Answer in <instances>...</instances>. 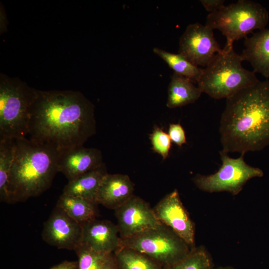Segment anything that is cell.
I'll return each instance as SVG.
<instances>
[{"instance_id":"cell-20","label":"cell","mask_w":269,"mask_h":269,"mask_svg":"<svg viewBox=\"0 0 269 269\" xmlns=\"http://www.w3.org/2000/svg\"><path fill=\"white\" fill-rule=\"evenodd\" d=\"M114 254L119 269H163L155 261L131 248L121 246Z\"/></svg>"},{"instance_id":"cell-18","label":"cell","mask_w":269,"mask_h":269,"mask_svg":"<svg viewBox=\"0 0 269 269\" xmlns=\"http://www.w3.org/2000/svg\"><path fill=\"white\" fill-rule=\"evenodd\" d=\"M202 91L190 79L174 73L168 87L166 106L173 109L195 102Z\"/></svg>"},{"instance_id":"cell-26","label":"cell","mask_w":269,"mask_h":269,"mask_svg":"<svg viewBox=\"0 0 269 269\" xmlns=\"http://www.w3.org/2000/svg\"><path fill=\"white\" fill-rule=\"evenodd\" d=\"M168 134L171 141L178 146L181 147L186 143L185 133L180 123L170 124L169 126Z\"/></svg>"},{"instance_id":"cell-25","label":"cell","mask_w":269,"mask_h":269,"mask_svg":"<svg viewBox=\"0 0 269 269\" xmlns=\"http://www.w3.org/2000/svg\"><path fill=\"white\" fill-rule=\"evenodd\" d=\"M149 138L153 151L160 155L163 159H166L169 155L172 142L168 133L161 128L155 126Z\"/></svg>"},{"instance_id":"cell-4","label":"cell","mask_w":269,"mask_h":269,"mask_svg":"<svg viewBox=\"0 0 269 269\" xmlns=\"http://www.w3.org/2000/svg\"><path fill=\"white\" fill-rule=\"evenodd\" d=\"M242 56L234 48H223L203 69L198 87L215 99L228 98L257 83L255 73L243 67Z\"/></svg>"},{"instance_id":"cell-1","label":"cell","mask_w":269,"mask_h":269,"mask_svg":"<svg viewBox=\"0 0 269 269\" xmlns=\"http://www.w3.org/2000/svg\"><path fill=\"white\" fill-rule=\"evenodd\" d=\"M96 133L94 106L72 91H36L30 113V139L59 154L82 146Z\"/></svg>"},{"instance_id":"cell-16","label":"cell","mask_w":269,"mask_h":269,"mask_svg":"<svg viewBox=\"0 0 269 269\" xmlns=\"http://www.w3.org/2000/svg\"><path fill=\"white\" fill-rule=\"evenodd\" d=\"M244 44L245 47L241 54L244 61L251 64L254 73L269 79V28L247 37Z\"/></svg>"},{"instance_id":"cell-14","label":"cell","mask_w":269,"mask_h":269,"mask_svg":"<svg viewBox=\"0 0 269 269\" xmlns=\"http://www.w3.org/2000/svg\"><path fill=\"white\" fill-rule=\"evenodd\" d=\"M82 225V244L102 253H114L121 247L117 225L110 221L94 219Z\"/></svg>"},{"instance_id":"cell-10","label":"cell","mask_w":269,"mask_h":269,"mask_svg":"<svg viewBox=\"0 0 269 269\" xmlns=\"http://www.w3.org/2000/svg\"><path fill=\"white\" fill-rule=\"evenodd\" d=\"M120 237L122 239L159 226L153 208L141 198L133 195L115 210Z\"/></svg>"},{"instance_id":"cell-6","label":"cell","mask_w":269,"mask_h":269,"mask_svg":"<svg viewBox=\"0 0 269 269\" xmlns=\"http://www.w3.org/2000/svg\"><path fill=\"white\" fill-rule=\"evenodd\" d=\"M121 240V246L147 256L163 268L182 260L193 249L162 223L156 228Z\"/></svg>"},{"instance_id":"cell-3","label":"cell","mask_w":269,"mask_h":269,"mask_svg":"<svg viewBox=\"0 0 269 269\" xmlns=\"http://www.w3.org/2000/svg\"><path fill=\"white\" fill-rule=\"evenodd\" d=\"M14 158L8 185L9 203L37 197L51 186L58 171L59 153L25 138L15 139Z\"/></svg>"},{"instance_id":"cell-17","label":"cell","mask_w":269,"mask_h":269,"mask_svg":"<svg viewBox=\"0 0 269 269\" xmlns=\"http://www.w3.org/2000/svg\"><path fill=\"white\" fill-rule=\"evenodd\" d=\"M104 163L100 167L88 171L65 186L63 194L86 199L96 202V196L104 177L107 174Z\"/></svg>"},{"instance_id":"cell-19","label":"cell","mask_w":269,"mask_h":269,"mask_svg":"<svg viewBox=\"0 0 269 269\" xmlns=\"http://www.w3.org/2000/svg\"><path fill=\"white\" fill-rule=\"evenodd\" d=\"M97 203L78 197L62 194L56 206L62 209L68 215L83 224L96 219Z\"/></svg>"},{"instance_id":"cell-5","label":"cell","mask_w":269,"mask_h":269,"mask_svg":"<svg viewBox=\"0 0 269 269\" xmlns=\"http://www.w3.org/2000/svg\"><path fill=\"white\" fill-rule=\"evenodd\" d=\"M269 21L268 10L261 4L249 0H239L209 13L205 25L218 29L226 38L223 48L233 47L235 41L246 38L254 30L265 28Z\"/></svg>"},{"instance_id":"cell-29","label":"cell","mask_w":269,"mask_h":269,"mask_svg":"<svg viewBox=\"0 0 269 269\" xmlns=\"http://www.w3.org/2000/svg\"><path fill=\"white\" fill-rule=\"evenodd\" d=\"M212 269H236L231 266H219L217 267H215L214 266L212 268Z\"/></svg>"},{"instance_id":"cell-12","label":"cell","mask_w":269,"mask_h":269,"mask_svg":"<svg viewBox=\"0 0 269 269\" xmlns=\"http://www.w3.org/2000/svg\"><path fill=\"white\" fill-rule=\"evenodd\" d=\"M153 210L160 223L171 229L190 247H195L194 224L183 206L177 189L165 195Z\"/></svg>"},{"instance_id":"cell-24","label":"cell","mask_w":269,"mask_h":269,"mask_svg":"<svg viewBox=\"0 0 269 269\" xmlns=\"http://www.w3.org/2000/svg\"><path fill=\"white\" fill-rule=\"evenodd\" d=\"M212 258L204 247H195L185 258L163 269H212Z\"/></svg>"},{"instance_id":"cell-22","label":"cell","mask_w":269,"mask_h":269,"mask_svg":"<svg viewBox=\"0 0 269 269\" xmlns=\"http://www.w3.org/2000/svg\"><path fill=\"white\" fill-rule=\"evenodd\" d=\"M15 151V139L0 138V199L6 203H9L8 179Z\"/></svg>"},{"instance_id":"cell-28","label":"cell","mask_w":269,"mask_h":269,"mask_svg":"<svg viewBox=\"0 0 269 269\" xmlns=\"http://www.w3.org/2000/svg\"><path fill=\"white\" fill-rule=\"evenodd\" d=\"M50 269H78V262L64 261Z\"/></svg>"},{"instance_id":"cell-21","label":"cell","mask_w":269,"mask_h":269,"mask_svg":"<svg viewBox=\"0 0 269 269\" xmlns=\"http://www.w3.org/2000/svg\"><path fill=\"white\" fill-rule=\"evenodd\" d=\"M75 251L78 257V269H119L114 253L97 252L84 244Z\"/></svg>"},{"instance_id":"cell-9","label":"cell","mask_w":269,"mask_h":269,"mask_svg":"<svg viewBox=\"0 0 269 269\" xmlns=\"http://www.w3.org/2000/svg\"><path fill=\"white\" fill-rule=\"evenodd\" d=\"M222 50L213 30L198 22L188 25L179 39L178 54L198 67H205Z\"/></svg>"},{"instance_id":"cell-8","label":"cell","mask_w":269,"mask_h":269,"mask_svg":"<svg viewBox=\"0 0 269 269\" xmlns=\"http://www.w3.org/2000/svg\"><path fill=\"white\" fill-rule=\"evenodd\" d=\"M228 153L220 151L222 164L215 173L208 175L198 174L193 178L200 190L209 193L228 192L237 195L248 181L264 176L263 171L248 164L244 155L237 158L230 157Z\"/></svg>"},{"instance_id":"cell-27","label":"cell","mask_w":269,"mask_h":269,"mask_svg":"<svg viewBox=\"0 0 269 269\" xmlns=\"http://www.w3.org/2000/svg\"><path fill=\"white\" fill-rule=\"evenodd\" d=\"M200 1L205 9L210 13L215 12L225 5L224 0H201Z\"/></svg>"},{"instance_id":"cell-7","label":"cell","mask_w":269,"mask_h":269,"mask_svg":"<svg viewBox=\"0 0 269 269\" xmlns=\"http://www.w3.org/2000/svg\"><path fill=\"white\" fill-rule=\"evenodd\" d=\"M36 93L21 85L1 82L0 138H22L28 134L31 110Z\"/></svg>"},{"instance_id":"cell-23","label":"cell","mask_w":269,"mask_h":269,"mask_svg":"<svg viewBox=\"0 0 269 269\" xmlns=\"http://www.w3.org/2000/svg\"><path fill=\"white\" fill-rule=\"evenodd\" d=\"M153 51L167 63L174 73L190 79L194 83L199 80L202 69L193 64L180 54L157 47L154 48Z\"/></svg>"},{"instance_id":"cell-11","label":"cell","mask_w":269,"mask_h":269,"mask_svg":"<svg viewBox=\"0 0 269 269\" xmlns=\"http://www.w3.org/2000/svg\"><path fill=\"white\" fill-rule=\"evenodd\" d=\"M41 236L51 246L75 251L82 244V225L56 206L44 224Z\"/></svg>"},{"instance_id":"cell-2","label":"cell","mask_w":269,"mask_h":269,"mask_svg":"<svg viewBox=\"0 0 269 269\" xmlns=\"http://www.w3.org/2000/svg\"><path fill=\"white\" fill-rule=\"evenodd\" d=\"M219 133L222 151H260L269 146V79L259 81L226 99Z\"/></svg>"},{"instance_id":"cell-15","label":"cell","mask_w":269,"mask_h":269,"mask_svg":"<svg viewBox=\"0 0 269 269\" xmlns=\"http://www.w3.org/2000/svg\"><path fill=\"white\" fill-rule=\"evenodd\" d=\"M134 184L126 174L107 173L102 179L96 196V202L116 209L133 195Z\"/></svg>"},{"instance_id":"cell-13","label":"cell","mask_w":269,"mask_h":269,"mask_svg":"<svg viewBox=\"0 0 269 269\" xmlns=\"http://www.w3.org/2000/svg\"><path fill=\"white\" fill-rule=\"evenodd\" d=\"M103 163L100 150L82 145L60 153L57 167L58 172L62 173L69 181Z\"/></svg>"}]
</instances>
